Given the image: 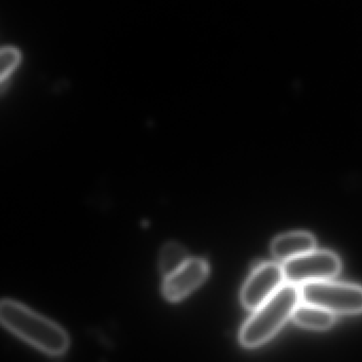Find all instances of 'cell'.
Instances as JSON below:
<instances>
[{
  "mask_svg": "<svg viewBox=\"0 0 362 362\" xmlns=\"http://www.w3.org/2000/svg\"><path fill=\"white\" fill-rule=\"evenodd\" d=\"M285 283L283 266L273 262L262 264L243 286L241 303L247 310H256L274 296Z\"/></svg>",
  "mask_w": 362,
  "mask_h": 362,
  "instance_id": "5b68a950",
  "label": "cell"
},
{
  "mask_svg": "<svg viewBox=\"0 0 362 362\" xmlns=\"http://www.w3.org/2000/svg\"><path fill=\"white\" fill-rule=\"evenodd\" d=\"M0 321L12 334L47 355L58 357L69 349V334L60 325L20 302L1 300Z\"/></svg>",
  "mask_w": 362,
  "mask_h": 362,
  "instance_id": "6da1fadb",
  "label": "cell"
},
{
  "mask_svg": "<svg viewBox=\"0 0 362 362\" xmlns=\"http://www.w3.org/2000/svg\"><path fill=\"white\" fill-rule=\"evenodd\" d=\"M300 300L315 305L334 315L362 313V288L329 281H313L300 286Z\"/></svg>",
  "mask_w": 362,
  "mask_h": 362,
  "instance_id": "3957f363",
  "label": "cell"
},
{
  "mask_svg": "<svg viewBox=\"0 0 362 362\" xmlns=\"http://www.w3.org/2000/svg\"><path fill=\"white\" fill-rule=\"evenodd\" d=\"M341 262L332 252L313 251L284 262L286 283L302 286L313 281H329L340 272Z\"/></svg>",
  "mask_w": 362,
  "mask_h": 362,
  "instance_id": "277c9868",
  "label": "cell"
},
{
  "mask_svg": "<svg viewBox=\"0 0 362 362\" xmlns=\"http://www.w3.org/2000/svg\"><path fill=\"white\" fill-rule=\"evenodd\" d=\"M292 319L298 325L308 329L326 330L334 324V315L321 307L302 302L296 306Z\"/></svg>",
  "mask_w": 362,
  "mask_h": 362,
  "instance_id": "ba28073f",
  "label": "cell"
},
{
  "mask_svg": "<svg viewBox=\"0 0 362 362\" xmlns=\"http://www.w3.org/2000/svg\"><path fill=\"white\" fill-rule=\"evenodd\" d=\"M300 303V288L285 283L262 306L254 310L239 334V340L245 347H256L272 338L279 328L290 319Z\"/></svg>",
  "mask_w": 362,
  "mask_h": 362,
  "instance_id": "7a4b0ae2",
  "label": "cell"
},
{
  "mask_svg": "<svg viewBox=\"0 0 362 362\" xmlns=\"http://www.w3.org/2000/svg\"><path fill=\"white\" fill-rule=\"evenodd\" d=\"M315 249V238L313 235L305 232L281 235L274 239L271 247L273 256L284 262L309 253Z\"/></svg>",
  "mask_w": 362,
  "mask_h": 362,
  "instance_id": "52a82bcc",
  "label": "cell"
},
{
  "mask_svg": "<svg viewBox=\"0 0 362 362\" xmlns=\"http://www.w3.org/2000/svg\"><path fill=\"white\" fill-rule=\"evenodd\" d=\"M21 61L20 52L14 48L1 50V80H5L18 66Z\"/></svg>",
  "mask_w": 362,
  "mask_h": 362,
  "instance_id": "30bf717a",
  "label": "cell"
},
{
  "mask_svg": "<svg viewBox=\"0 0 362 362\" xmlns=\"http://www.w3.org/2000/svg\"><path fill=\"white\" fill-rule=\"evenodd\" d=\"M209 274V266L203 258H188L177 271L164 277L163 296L169 302H177L200 287Z\"/></svg>",
  "mask_w": 362,
  "mask_h": 362,
  "instance_id": "8992f818",
  "label": "cell"
},
{
  "mask_svg": "<svg viewBox=\"0 0 362 362\" xmlns=\"http://www.w3.org/2000/svg\"><path fill=\"white\" fill-rule=\"evenodd\" d=\"M188 258L189 256L183 245L173 241L165 243L160 250L158 259V268L163 277L168 276L177 271L187 262Z\"/></svg>",
  "mask_w": 362,
  "mask_h": 362,
  "instance_id": "9c48e42d",
  "label": "cell"
}]
</instances>
